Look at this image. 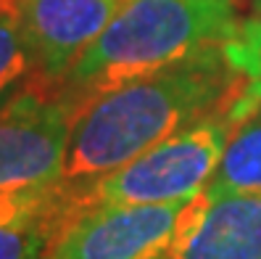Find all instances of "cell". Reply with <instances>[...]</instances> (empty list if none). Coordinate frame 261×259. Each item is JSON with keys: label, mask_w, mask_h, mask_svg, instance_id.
I'll list each match as a JSON object with an SVG mask.
<instances>
[{"label": "cell", "mask_w": 261, "mask_h": 259, "mask_svg": "<svg viewBox=\"0 0 261 259\" xmlns=\"http://www.w3.org/2000/svg\"><path fill=\"white\" fill-rule=\"evenodd\" d=\"M0 3H16V0H0Z\"/></svg>", "instance_id": "cell-12"}, {"label": "cell", "mask_w": 261, "mask_h": 259, "mask_svg": "<svg viewBox=\"0 0 261 259\" xmlns=\"http://www.w3.org/2000/svg\"><path fill=\"white\" fill-rule=\"evenodd\" d=\"M227 53L248 77L243 101L238 106L240 122L261 106V19H243L240 29L227 40Z\"/></svg>", "instance_id": "cell-10"}, {"label": "cell", "mask_w": 261, "mask_h": 259, "mask_svg": "<svg viewBox=\"0 0 261 259\" xmlns=\"http://www.w3.org/2000/svg\"><path fill=\"white\" fill-rule=\"evenodd\" d=\"M245 85L248 77L219 42L85 101L71 125L61 185L82 188L206 114L227 109L240 125Z\"/></svg>", "instance_id": "cell-1"}, {"label": "cell", "mask_w": 261, "mask_h": 259, "mask_svg": "<svg viewBox=\"0 0 261 259\" xmlns=\"http://www.w3.org/2000/svg\"><path fill=\"white\" fill-rule=\"evenodd\" d=\"M203 193L208 199L261 193V106L232 130Z\"/></svg>", "instance_id": "cell-8"}, {"label": "cell", "mask_w": 261, "mask_h": 259, "mask_svg": "<svg viewBox=\"0 0 261 259\" xmlns=\"http://www.w3.org/2000/svg\"><path fill=\"white\" fill-rule=\"evenodd\" d=\"M53 233V222L0 225V259H40Z\"/></svg>", "instance_id": "cell-11"}, {"label": "cell", "mask_w": 261, "mask_h": 259, "mask_svg": "<svg viewBox=\"0 0 261 259\" xmlns=\"http://www.w3.org/2000/svg\"><path fill=\"white\" fill-rule=\"evenodd\" d=\"M185 201L116 204L71 215L40 259H166Z\"/></svg>", "instance_id": "cell-5"}, {"label": "cell", "mask_w": 261, "mask_h": 259, "mask_svg": "<svg viewBox=\"0 0 261 259\" xmlns=\"http://www.w3.org/2000/svg\"><path fill=\"white\" fill-rule=\"evenodd\" d=\"M240 24L238 0H129L61 87L82 106L111 87L227 42Z\"/></svg>", "instance_id": "cell-2"}, {"label": "cell", "mask_w": 261, "mask_h": 259, "mask_svg": "<svg viewBox=\"0 0 261 259\" xmlns=\"http://www.w3.org/2000/svg\"><path fill=\"white\" fill-rule=\"evenodd\" d=\"M235 127L238 119L227 109L195 119L114 172L76 191H66V220L95 206L174 204L193 199L208 185Z\"/></svg>", "instance_id": "cell-4"}, {"label": "cell", "mask_w": 261, "mask_h": 259, "mask_svg": "<svg viewBox=\"0 0 261 259\" xmlns=\"http://www.w3.org/2000/svg\"><path fill=\"white\" fill-rule=\"evenodd\" d=\"M129 0H16L24 37L42 80L61 85L80 56Z\"/></svg>", "instance_id": "cell-6"}, {"label": "cell", "mask_w": 261, "mask_h": 259, "mask_svg": "<svg viewBox=\"0 0 261 259\" xmlns=\"http://www.w3.org/2000/svg\"><path fill=\"white\" fill-rule=\"evenodd\" d=\"M256 8H258V11H261V0H256Z\"/></svg>", "instance_id": "cell-13"}, {"label": "cell", "mask_w": 261, "mask_h": 259, "mask_svg": "<svg viewBox=\"0 0 261 259\" xmlns=\"http://www.w3.org/2000/svg\"><path fill=\"white\" fill-rule=\"evenodd\" d=\"M166 259H261V193L188 199Z\"/></svg>", "instance_id": "cell-7"}, {"label": "cell", "mask_w": 261, "mask_h": 259, "mask_svg": "<svg viewBox=\"0 0 261 259\" xmlns=\"http://www.w3.org/2000/svg\"><path fill=\"white\" fill-rule=\"evenodd\" d=\"M42 80L35 53L24 37L16 3H0V106Z\"/></svg>", "instance_id": "cell-9"}, {"label": "cell", "mask_w": 261, "mask_h": 259, "mask_svg": "<svg viewBox=\"0 0 261 259\" xmlns=\"http://www.w3.org/2000/svg\"><path fill=\"white\" fill-rule=\"evenodd\" d=\"M76 106L40 82L0 106V225L66 220L64 159Z\"/></svg>", "instance_id": "cell-3"}]
</instances>
